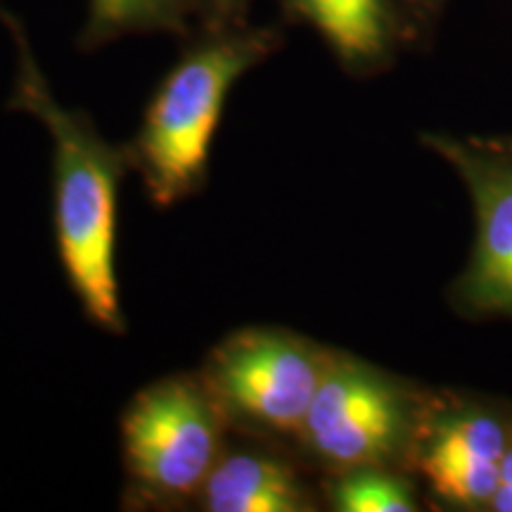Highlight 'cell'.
Segmentation results:
<instances>
[{
	"mask_svg": "<svg viewBox=\"0 0 512 512\" xmlns=\"http://www.w3.org/2000/svg\"><path fill=\"white\" fill-rule=\"evenodd\" d=\"M15 110L41 121L53 138L55 238L67 283L86 316L102 330H126L117 280V204L121 178L131 169L126 145H110L93 121L64 110L19 38Z\"/></svg>",
	"mask_w": 512,
	"mask_h": 512,
	"instance_id": "cell-1",
	"label": "cell"
},
{
	"mask_svg": "<svg viewBox=\"0 0 512 512\" xmlns=\"http://www.w3.org/2000/svg\"><path fill=\"white\" fill-rule=\"evenodd\" d=\"M273 46L268 31H219L166 74L126 145L152 204L166 209L202 190L230 88Z\"/></svg>",
	"mask_w": 512,
	"mask_h": 512,
	"instance_id": "cell-2",
	"label": "cell"
},
{
	"mask_svg": "<svg viewBox=\"0 0 512 512\" xmlns=\"http://www.w3.org/2000/svg\"><path fill=\"white\" fill-rule=\"evenodd\" d=\"M228 430L226 413L200 373L152 382L121 415L128 494L159 508L195 503L228 448Z\"/></svg>",
	"mask_w": 512,
	"mask_h": 512,
	"instance_id": "cell-3",
	"label": "cell"
},
{
	"mask_svg": "<svg viewBox=\"0 0 512 512\" xmlns=\"http://www.w3.org/2000/svg\"><path fill=\"white\" fill-rule=\"evenodd\" d=\"M330 358L294 332L245 328L211 349L200 375L230 430L297 439Z\"/></svg>",
	"mask_w": 512,
	"mask_h": 512,
	"instance_id": "cell-4",
	"label": "cell"
},
{
	"mask_svg": "<svg viewBox=\"0 0 512 512\" xmlns=\"http://www.w3.org/2000/svg\"><path fill=\"white\" fill-rule=\"evenodd\" d=\"M411 434L403 389L354 358L332 354L297 441L335 472L384 467Z\"/></svg>",
	"mask_w": 512,
	"mask_h": 512,
	"instance_id": "cell-5",
	"label": "cell"
},
{
	"mask_svg": "<svg viewBox=\"0 0 512 512\" xmlns=\"http://www.w3.org/2000/svg\"><path fill=\"white\" fill-rule=\"evenodd\" d=\"M470 185L477 209V247L463 280L465 299L479 311L512 316V164L448 145Z\"/></svg>",
	"mask_w": 512,
	"mask_h": 512,
	"instance_id": "cell-6",
	"label": "cell"
},
{
	"mask_svg": "<svg viewBox=\"0 0 512 512\" xmlns=\"http://www.w3.org/2000/svg\"><path fill=\"white\" fill-rule=\"evenodd\" d=\"M503 425L491 415H456L437 425L420 467L441 498L458 505L491 503L508 451Z\"/></svg>",
	"mask_w": 512,
	"mask_h": 512,
	"instance_id": "cell-7",
	"label": "cell"
},
{
	"mask_svg": "<svg viewBox=\"0 0 512 512\" xmlns=\"http://www.w3.org/2000/svg\"><path fill=\"white\" fill-rule=\"evenodd\" d=\"M207 512H304L309 494L290 463L264 446L228 444L195 498Z\"/></svg>",
	"mask_w": 512,
	"mask_h": 512,
	"instance_id": "cell-8",
	"label": "cell"
},
{
	"mask_svg": "<svg viewBox=\"0 0 512 512\" xmlns=\"http://www.w3.org/2000/svg\"><path fill=\"white\" fill-rule=\"evenodd\" d=\"M351 69L384 60L394 34L389 0H287Z\"/></svg>",
	"mask_w": 512,
	"mask_h": 512,
	"instance_id": "cell-9",
	"label": "cell"
},
{
	"mask_svg": "<svg viewBox=\"0 0 512 512\" xmlns=\"http://www.w3.org/2000/svg\"><path fill=\"white\" fill-rule=\"evenodd\" d=\"M195 0H91L86 43H102L131 31L181 29Z\"/></svg>",
	"mask_w": 512,
	"mask_h": 512,
	"instance_id": "cell-10",
	"label": "cell"
},
{
	"mask_svg": "<svg viewBox=\"0 0 512 512\" xmlns=\"http://www.w3.org/2000/svg\"><path fill=\"white\" fill-rule=\"evenodd\" d=\"M330 501L342 512H411L418 508L408 482L382 467L339 472Z\"/></svg>",
	"mask_w": 512,
	"mask_h": 512,
	"instance_id": "cell-11",
	"label": "cell"
},
{
	"mask_svg": "<svg viewBox=\"0 0 512 512\" xmlns=\"http://www.w3.org/2000/svg\"><path fill=\"white\" fill-rule=\"evenodd\" d=\"M202 5L211 22L219 27V31H226V24L240 19V15L249 5V0H202Z\"/></svg>",
	"mask_w": 512,
	"mask_h": 512,
	"instance_id": "cell-12",
	"label": "cell"
},
{
	"mask_svg": "<svg viewBox=\"0 0 512 512\" xmlns=\"http://www.w3.org/2000/svg\"><path fill=\"white\" fill-rule=\"evenodd\" d=\"M491 505L498 512H512V446H508V451L503 456L501 479H498V489Z\"/></svg>",
	"mask_w": 512,
	"mask_h": 512,
	"instance_id": "cell-13",
	"label": "cell"
},
{
	"mask_svg": "<svg viewBox=\"0 0 512 512\" xmlns=\"http://www.w3.org/2000/svg\"><path fill=\"white\" fill-rule=\"evenodd\" d=\"M411 3H413V5H418L420 10H427V12H430V10H434V8H439V5L444 3V0H411Z\"/></svg>",
	"mask_w": 512,
	"mask_h": 512,
	"instance_id": "cell-14",
	"label": "cell"
}]
</instances>
